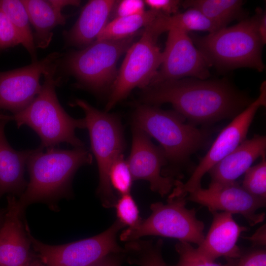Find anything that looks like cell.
I'll use <instances>...</instances> for the list:
<instances>
[{
  "instance_id": "27",
  "label": "cell",
  "mask_w": 266,
  "mask_h": 266,
  "mask_svg": "<svg viewBox=\"0 0 266 266\" xmlns=\"http://www.w3.org/2000/svg\"><path fill=\"white\" fill-rule=\"evenodd\" d=\"M175 248L179 255L177 263L173 266H235L238 259H228L227 263L220 264L200 254L191 243L179 241Z\"/></svg>"
},
{
  "instance_id": "38",
  "label": "cell",
  "mask_w": 266,
  "mask_h": 266,
  "mask_svg": "<svg viewBox=\"0 0 266 266\" xmlns=\"http://www.w3.org/2000/svg\"><path fill=\"white\" fill-rule=\"evenodd\" d=\"M28 266H44V265L42 263L40 264L37 262H31Z\"/></svg>"
},
{
  "instance_id": "18",
  "label": "cell",
  "mask_w": 266,
  "mask_h": 266,
  "mask_svg": "<svg viewBox=\"0 0 266 266\" xmlns=\"http://www.w3.org/2000/svg\"><path fill=\"white\" fill-rule=\"evenodd\" d=\"M266 149L264 135H255L244 140L209 170L211 180L209 186H222L236 181L257 158L266 156Z\"/></svg>"
},
{
  "instance_id": "36",
  "label": "cell",
  "mask_w": 266,
  "mask_h": 266,
  "mask_svg": "<svg viewBox=\"0 0 266 266\" xmlns=\"http://www.w3.org/2000/svg\"><path fill=\"white\" fill-rule=\"evenodd\" d=\"M258 33L259 37L264 45L266 43V13L262 12L258 24Z\"/></svg>"
},
{
  "instance_id": "16",
  "label": "cell",
  "mask_w": 266,
  "mask_h": 266,
  "mask_svg": "<svg viewBox=\"0 0 266 266\" xmlns=\"http://www.w3.org/2000/svg\"><path fill=\"white\" fill-rule=\"evenodd\" d=\"M7 205L0 228V266H28L31 262V241L24 211L14 195L7 197Z\"/></svg>"
},
{
  "instance_id": "19",
  "label": "cell",
  "mask_w": 266,
  "mask_h": 266,
  "mask_svg": "<svg viewBox=\"0 0 266 266\" xmlns=\"http://www.w3.org/2000/svg\"><path fill=\"white\" fill-rule=\"evenodd\" d=\"M34 29L33 38L36 48L45 49L49 45L53 35L52 31L66 23L68 15L62 13L67 6H78V0H22Z\"/></svg>"
},
{
  "instance_id": "9",
  "label": "cell",
  "mask_w": 266,
  "mask_h": 266,
  "mask_svg": "<svg viewBox=\"0 0 266 266\" xmlns=\"http://www.w3.org/2000/svg\"><path fill=\"white\" fill-rule=\"evenodd\" d=\"M158 37L145 29L139 39L126 52V56L111 87L105 107L107 111L125 99L133 89L148 87L162 62Z\"/></svg>"
},
{
  "instance_id": "6",
  "label": "cell",
  "mask_w": 266,
  "mask_h": 266,
  "mask_svg": "<svg viewBox=\"0 0 266 266\" xmlns=\"http://www.w3.org/2000/svg\"><path fill=\"white\" fill-rule=\"evenodd\" d=\"M136 36L117 40H96L82 49L62 57L59 65L76 79L77 87L100 92L109 86L111 88L118 71L117 62L134 42Z\"/></svg>"
},
{
  "instance_id": "3",
  "label": "cell",
  "mask_w": 266,
  "mask_h": 266,
  "mask_svg": "<svg viewBox=\"0 0 266 266\" xmlns=\"http://www.w3.org/2000/svg\"><path fill=\"white\" fill-rule=\"evenodd\" d=\"M58 66L43 74L44 82L40 93L26 108L15 114H0V118L13 121L18 128L26 125L40 139L38 147L44 150L66 143L74 147H84L75 134L76 129L86 128L84 118L77 119L65 110L58 100L56 88L61 78H55Z\"/></svg>"
},
{
  "instance_id": "12",
  "label": "cell",
  "mask_w": 266,
  "mask_h": 266,
  "mask_svg": "<svg viewBox=\"0 0 266 266\" xmlns=\"http://www.w3.org/2000/svg\"><path fill=\"white\" fill-rule=\"evenodd\" d=\"M63 54L55 52L31 64L0 71V111L15 114L26 108L40 93V77L58 66Z\"/></svg>"
},
{
  "instance_id": "8",
  "label": "cell",
  "mask_w": 266,
  "mask_h": 266,
  "mask_svg": "<svg viewBox=\"0 0 266 266\" xmlns=\"http://www.w3.org/2000/svg\"><path fill=\"white\" fill-rule=\"evenodd\" d=\"M70 105L79 107L84 112L86 128L99 170L97 194L105 207H113L117 199L110 185L108 172L112 163L124 148L120 122L117 117L97 109L84 100L76 99Z\"/></svg>"
},
{
  "instance_id": "28",
  "label": "cell",
  "mask_w": 266,
  "mask_h": 266,
  "mask_svg": "<svg viewBox=\"0 0 266 266\" xmlns=\"http://www.w3.org/2000/svg\"><path fill=\"white\" fill-rule=\"evenodd\" d=\"M108 180L112 190L120 196L130 193L133 180L122 154L112 163L109 169Z\"/></svg>"
},
{
  "instance_id": "25",
  "label": "cell",
  "mask_w": 266,
  "mask_h": 266,
  "mask_svg": "<svg viewBox=\"0 0 266 266\" xmlns=\"http://www.w3.org/2000/svg\"><path fill=\"white\" fill-rule=\"evenodd\" d=\"M0 8L14 26L20 37L21 44L29 53L32 62L37 61L29 17L22 0H0Z\"/></svg>"
},
{
  "instance_id": "14",
  "label": "cell",
  "mask_w": 266,
  "mask_h": 266,
  "mask_svg": "<svg viewBox=\"0 0 266 266\" xmlns=\"http://www.w3.org/2000/svg\"><path fill=\"white\" fill-rule=\"evenodd\" d=\"M187 200L206 207L211 213L226 212L242 215L249 225L255 226L264 221L265 213H258L266 206V200L257 198L247 192L236 181L222 186H209L189 193Z\"/></svg>"
},
{
  "instance_id": "10",
  "label": "cell",
  "mask_w": 266,
  "mask_h": 266,
  "mask_svg": "<svg viewBox=\"0 0 266 266\" xmlns=\"http://www.w3.org/2000/svg\"><path fill=\"white\" fill-rule=\"evenodd\" d=\"M124 226L117 220L96 236L58 245L45 244L33 236L28 229L32 247L44 266H90L106 256L125 252L118 244V232Z\"/></svg>"
},
{
  "instance_id": "39",
  "label": "cell",
  "mask_w": 266,
  "mask_h": 266,
  "mask_svg": "<svg viewBox=\"0 0 266 266\" xmlns=\"http://www.w3.org/2000/svg\"><path fill=\"white\" fill-rule=\"evenodd\" d=\"M4 212H5V211H3V210H2L1 212H0V228L3 222Z\"/></svg>"
},
{
  "instance_id": "15",
  "label": "cell",
  "mask_w": 266,
  "mask_h": 266,
  "mask_svg": "<svg viewBox=\"0 0 266 266\" xmlns=\"http://www.w3.org/2000/svg\"><path fill=\"white\" fill-rule=\"evenodd\" d=\"M127 162L133 180L148 181L151 190L162 197L168 194L179 180L163 175L162 167L167 162L163 150L154 145L145 132L134 127Z\"/></svg>"
},
{
  "instance_id": "31",
  "label": "cell",
  "mask_w": 266,
  "mask_h": 266,
  "mask_svg": "<svg viewBox=\"0 0 266 266\" xmlns=\"http://www.w3.org/2000/svg\"><path fill=\"white\" fill-rule=\"evenodd\" d=\"M21 44L20 37L14 26L0 8V51Z\"/></svg>"
},
{
  "instance_id": "7",
  "label": "cell",
  "mask_w": 266,
  "mask_h": 266,
  "mask_svg": "<svg viewBox=\"0 0 266 266\" xmlns=\"http://www.w3.org/2000/svg\"><path fill=\"white\" fill-rule=\"evenodd\" d=\"M186 197L168 198L167 202L151 204V214L137 226L123 231L121 241L128 242L145 236L174 238L200 245L204 238V223L196 216L195 208L186 207Z\"/></svg>"
},
{
  "instance_id": "17",
  "label": "cell",
  "mask_w": 266,
  "mask_h": 266,
  "mask_svg": "<svg viewBox=\"0 0 266 266\" xmlns=\"http://www.w3.org/2000/svg\"><path fill=\"white\" fill-rule=\"evenodd\" d=\"M211 213V225L202 242L196 248L197 251L212 261L221 257L238 259L243 252L237 242L240 234L248 231V228L238 225L231 213L223 211Z\"/></svg>"
},
{
  "instance_id": "32",
  "label": "cell",
  "mask_w": 266,
  "mask_h": 266,
  "mask_svg": "<svg viewBox=\"0 0 266 266\" xmlns=\"http://www.w3.org/2000/svg\"><path fill=\"white\" fill-rule=\"evenodd\" d=\"M145 3L142 0H116L111 15V20L120 17H127L143 13Z\"/></svg>"
},
{
  "instance_id": "21",
  "label": "cell",
  "mask_w": 266,
  "mask_h": 266,
  "mask_svg": "<svg viewBox=\"0 0 266 266\" xmlns=\"http://www.w3.org/2000/svg\"><path fill=\"white\" fill-rule=\"evenodd\" d=\"M33 149L17 151L7 141L0 149V198L6 194L20 197L28 182L24 177L27 160Z\"/></svg>"
},
{
  "instance_id": "13",
  "label": "cell",
  "mask_w": 266,
  "mask_h": 266,
  "mask_svg": "<svg viewBox=\"0 0 266 266\" xmlns=\"http://www.w3.org/2000/svg\"><path fill=\"white\" fill-rule=\"evenodd\" d=\"M168 32L161 65L149 86L187 76L206 79L210 65L188 33L176 29Z\"/></svg>"
},
{
  "instance_id": "29",
  "label": "cell",
  "mask_w": 266,
  "mask_h": 266,
  "mask_svg": "<svg viewBox=\"0 0 266 266\" xmlns=\"http://www.w3.org/2000/svg\"><path fill=\"white\" fill-rule=\"evenodd\" d=\"M242 187L251 195L266 200V160L250 167L245 172Z\"/></svg>"
},
{
  "instance_id": "26",
  "label": "cell",
  "mask_w": 266,
  "mask_h": 266,
  "mask_svg": "<svg viewBox=\"0 0 266 266\" xmlns=\"http://www.w3.org/2000/svg\"><path fill=\"white\" fill-rule=\"evenodd\" d=\"M163 241L159 239L144 240L140 239L127 242L124 251L131 255L130 264L139 266H166L162 255Z\"/></svg>"
},
{
  "instance_id": "11",
  "label": "cell",
  "mask_w": 266,
  "mask_h": 266,
  "mask_svg": "<svg viewBox=\"0 0 266 266\" xmlns=\"http://www.w3.org/2000/svg\"><path fill=\"white\" fill-rule=\"evenodd\" d=\"M266 104L265 82L260 88L258 98L234 117L221 132L189 179L185 183L178 181L168 197H186L189 193L201 188V181L204 175L245 140L257 111Z\"/></svg>"
},
{
  "instance_id": "35",
  "label": "cell",
  "mask_w": 266,
  "mask_h": 266,
  "mask_svg": "<svg viewBox=\"0 0 266 266\" xmlns=\"http://www.w3.org/2000/svg\"><path fill=\"white\" fill-rule=\"evenodd\" d=\"M251 242L254 245L266 246V224L259 228L251 236L243 237Z\"/></svg>"
},
{
  "instance_id": "4",
  "label": "cell",
  "mask_w": 266,
  "mask_h": 266,
  "mask_svg": "<svg viewBox=\"0 0 266 266\" xmlns=\"http://www.w3.org/2000/svg\"><path fill=\"white\" fill-rule=\"evenodd\" d=\"M262 12L261 9H257L253 17L233 26L191 38L210 66L220 69L247 67L262 71L264 45L257 30Z\"/></svg>"
},
{
  "instance_id": "22",
  "label": "cell",
  "mask_w": 266,
  "mask_h": 266,
  "mask_svg": "<svg viewBox=\"0 0 266 266\" xmlns=\"http://www.w3.org/2000/svg\"><path fill=\"white\" fill-rule=\"evenodd\" d=\"M176 29L186 33L191 31L214 32L220 28L199 10L189 8L172 15L159 14L145 29L158 37L163 33Z\"/></svg>"
},
{
  "instance_id": "20",
  "label": "cell",
  "mask_w": 266,
  "mask_h": 266,
  "mask_svg": "<svg viewBox=\"0 0 266 266\" xmlns=\"http://www.w3.org/2000/svg\"><path fill=\"white\" fill-rule=\"evenodd\" d=\"M115 0H91L83 7L80 15L63 36L67 46L85 47L96 41L108 23Z\"/></svg>"
},
{
  "instance_id": "2",
  "label": "cell",
  "mask_w": 266,
  "mask_h": 266,
  "mask_svg": "<svg viewBox=\"0 0 266 266\" xmlns=\"http://www.w3.org/2000/svg\"><path fill=\"white\" fill-rule=\"evenodd\" d=\"M92 162V156L84 147L72 149L52 147L45 151L38 147L33 149L26 164L29 181L18 200L23 211L36 202L57 208V202L72 196L71 182L81 166Z\"/></svg>"
},
{
  "instance_id": "1",
  "label": "cell",
  "mask_w": 266,
  "mask_h": 266,
  "mask_svg": "<svg viewBox=\"0 0 266 266\" xmlns=\"http://www.w3.org/2000/svg\"><path fill=\"white\" fill-rule=\"evenodd\" d=\"M141 101L156 106L172 105L176 112L195 123H211L234 118L252 102L223 81L181 79L144 89Z\"/></svg>"
},
{
  "instance_id": "23",
  "label": "cell",
  "mask_w": 266,
  "mask_h": 266,
  "mask_svg": "<svg viewBox=\"0 0 266 266\" xmlns=\"http://www.w3.org/2000/svg\"><path fill=\"white\" fill-rule=\"evenodd\" d=\"M243 4L240 0H188L182 2L185 8L199 10L220 29L242 15Z\"/></svg>"
},
{
  "instance_id": "33",
  "label": "cell",
  "mask_w": 266,
  "mask_h": 266,
  "mask_svg": "<svg viewBox=\"0 0 266 266\" xmlns=\"http://www.w3.org/2000/svg\"><path fill=\"white\" fill-rule=\"evenodd\" d=\"M145 5L150 9L159 13L169 16L178 13L182 2L178 0H145Z\"/></svg>"
},
{
  "instance_id": "5",
  "label": "cell",
  "mask_w": 266,
  "mask_h": 266,
  "mask_svg": "<svg viewBox=\"0 0 266 266\" xmlns=\"http://www.w3.org/2000/svg\"><path fill=\"white\" fill-rule=\"evenodd\" d=\"M133 127L156 139L162 146L166 160L180 164L205 143L204 131L184 123L176 112L164 110L156 106H138L133 117Z\"/></svg>"
},
{
  "instance_id": "30",
  "label": "cell",
  "mask_w": 266,
  "mask_h": 266,
  "mask_svg": "<svg viewBox=\"0 0 266 266\" xmlns=\"http://www.w3.org/2000/svg\"><path fill=\"white\" fill-rule=\"evenodd\" d=\"M114 207L116 209L117 220L124 227L133 228L142 220L137 205L130 193L120 196Z\"/></svg>"
},
{
  "instance_id": "34",
  "label": "cell",
  "mask_w": 266,
  "mask_h": 266,
  "mask_svg": "<svg viewBox=\"0 0 266 266\" xmlns=\"http://www.w3.org/2000/svg\"><path fill=\"white\" fill-rule=\"evenodd\" d=\"M235 266H266V249H257L243 253Z\"/></svg>"
},
{
  "instance_id": "24",
  "label": "cell",
  "mask_w": 266,
  "mask_h": 266,
  "mask_svg": "<svg viewBox=\"0 0 266 266\" xmlns=\"http://www.w3.org/2000/svg\"><path fill=\"white\" fill-rule=\"evenodd\" d=\"M160 13L151 9L130 16L110 20L97 40H117L138 35Z\"/></svg>"
},
{
  "instance_id": "37",
  "label": "cell",
  "mask_w": 266,
  "mask_h": 266,
  "mask_svg": "<svg viewBox=\"0 0 266 266\" xmlns=\"http://www.w3.org/2000/svg\"><path fill=\"white\" fill-rule=\"evenodd\" d=\"M110 254L90 266H120L119 261Z\"/></svg>"
}]
</instances>
